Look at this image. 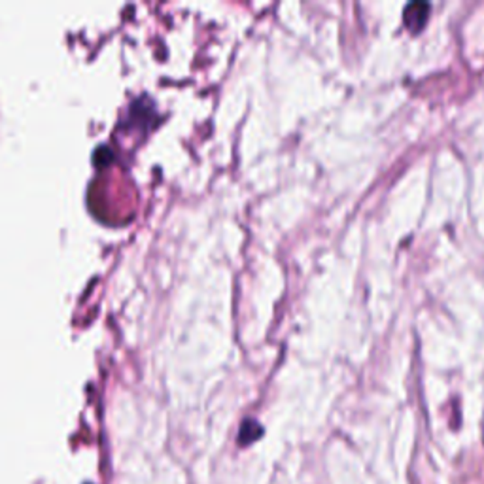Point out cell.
I'll return each instance as SVG.
<instances>
[{
	"instance_id": "6da1fadb",
	"label": "cell",
	"mask_w": 484,
	"mask_h": 484,
	"mask_svg": "<svg viewBox=\"0 0 484 484\" xmlns=\"http://www.w3.org/2000/svg\"><path fill=\"white\" fill-rule=\"evenodd\" d=\"M429 10H432V6H429V3H426V0H415V3L405 4L403 17L407 27H410L412 31H418L426 23Z\"/></svg>"
}]
</instances>
